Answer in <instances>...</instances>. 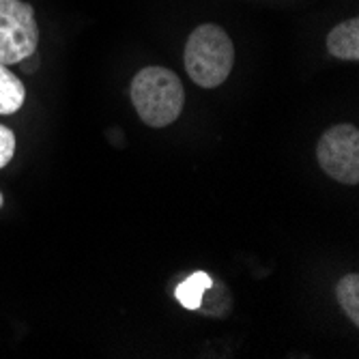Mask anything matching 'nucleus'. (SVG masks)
Instances as JSON below:
<instances>
[{"label": "nucleus", "mask_w": 359, "mask_h": 359, "mask_svg": "<svg viewBox=\"0 0 359 359\" xmlns=\"http://www.w3.org/2000/svg\"><path fill=\"white\" fill-rule=\"evenodd\" d=\"M132 104L151 127L175 123L185 104V90L177 74L166 67H144L132 80Z\"/></svg>", "instance_id": "f257e3e1"}, {"label": "nucleus", "mask_w": 359, "mask_h": 359, "mask_svg": "<svg viewBox=\"0 0 359 359\" xmlns=\"http://www.w3.org/2000/svg\"><path fill=\"white\" fill-rule=\"evenodd\" d=\"M235 65V46L217 24L194 28L185 46V72L203 88H215L226 82Z\"/></svg>", "instance_id": "f03ea898"}, {"label": "nucleus", "mask_w": 359, "mask_h": 359, "mask_svg": "<svg viewBox=\"0 0 359 359\" xmlns=\"http://www.w3.org/2000/svg\"><path fill=\"white\" fill-rule=\"evenodd\" d=\"M336 297H338V304H340L342 312L355 325H359V276L357 273H348L338 282Z\"/></svg>", "instance_id": "6e6552de"}, {"label": "nucleus", "mask_w": 359, "mask_h": 359, "mask_svg": "<svg viewBox=\"0 0 359 359\" xmlns=\"http://www.w3.org/2000/svg\"><path fill=\"white\" fill-rule=\"evenodd\" d=\"M3 205H5V198H3V191H0V209H3Z\"/></svg>", "instance_id": "9b49d317"}, {"label": "nucleus", "mask_w": 359, "mask_h": 359, "mask_svg": "<svg viewBox=\"0 0 359 359\" xmlns=\"http://www.w3.org/2000/svg\"><path fill=\"white\" fill-rule=\"evenodd\" d=\"M20 67L26 72V74H35V69L39 67V56H37V52H32V54H28L24 60H20L18 62Z\"/></svg>", "instance_id": "9d476101"}, {"label": "nucleus", "mask_w": 359, "mask_h": 359, "mask_svg": "<svg viewBox=\"0 0 359 359\" xmlns=\"http://www.w3.org/2000/svg\"><path fill=\"white\" fill-rule=\"evenodd\" d=\"M39 28L35 11L22 0H0V65H18L37 52Z\"/></svg>", "instance_id": "7ed1b4c3"}, {"label": "nucleus", "mask_w": 359, "mask_h": 359, "mask_svg": "<svg viewBox=\"0 0 359 359\" xmlns=\"http://www.w3.org/2000/svg\"><path fill=\"white\" fill-rule=\"evenodd\" d=\"M316 159L323 172L338 183H359V129L355 125H334L316 144Z\"/></svg>", "instance_id": "20e7f679"}, {"label": "nucleus", "mask_w": 359, "mask_h": 359, "mask_svg": "<svg viewBox=\"0 0 359 359\" xmlns=\"http://www.w3.org/2000/svg\"><path fill=\"white\" fill-rule=\"evenodd\" d=\"M213 284V278L205 271H196L191 273L189 278H185L177 290H175V297L179 299V304L187 310H198L201 304H203V297L207 288Z\"/></svg>", "instance_id": "0eeeda50"}, {"label": "nucleus", "mask_w": 359, "mask_h": 359, "mask_svg": "<svg viewBox=\"0 0 359 359\" xmlns=\"http://www.w3.org/2000/svg\"><path fill=\"white\" fill-rule=\"evenodd\" d=\"M26 100V88L22 80L7 69V65H0V114H15Z\"/></svg>", "instance_id": "423d86ee"}, {"label": "nucleus", "mask_w": 359, "mask_h": 359, "mask_svg": "<svg viewBox=\"0 0 359 359\" xmlns=\"http://www.w3.org/2000/svg\"><path fill=\"white\" fill-rule=\"evenodd\" d=\"M327 50L340 60H359V20L351 18L334 26L327 35Z\"/></svg>", "instance_id": "39448f33"}, {"label": "nucleus", "mask_w": 359, "mask_h": 359, "mask_svg": "<svg viewBox=\"0 0 359 359\" xmlns=\"http://www.w3.org/2000/svg\"><path fill=\"white\" fill-rule=\"evenodd\" d=\"M15 155V134L9 127L0 125V168H5Z\"/></svg>", "instance_id": "1a4fd4ad"}]
</instances>
